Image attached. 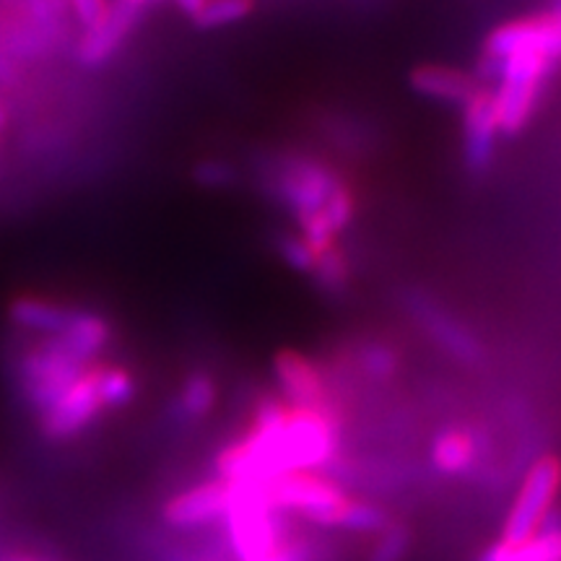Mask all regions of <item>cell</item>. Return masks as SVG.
<instances>
[{
  "label": "cell",
  "mask_w": 561,
  "mask_h": 561,
  "mask_svg": "<svg viewBox=\"0 0 561 561\" xmlns=\"http://www.w3.org/2000/svg\"><path fill=\"white\" fill-rule=\"evenodd\" d=\"M515 55H541V58H549L553 62L561 60L557 26H553L549 11L504 21V24L496 26L486 37V45H483L481 68L494 66L504 58H515Z\"/></svg>",
  "instance_id": "cell-5"
},
{
  "label": "cell",
  "mask_w": 561,
  "mask_h": 561,
  "mask_svg": "<svg viewBox=\"0 0 561 561\" xmlns=\"http://www.w3.org/2000/svg\"><path fill=\"white\" fill-rule=\"evenodd\" d=\"M50 3H53L55 9H58L60 13H66V16H68V0H50Z\"/></svg>",
  "instance_id": "cell-32"
},
{
  "label": "cell",
  "mask_w": 561,
  "mask_h": 561,
  "mask_svg": "<svg viewBox=\"0 0 561 561\" xmlns=\"http://www.w3.org/2000/svg\"><path fill=\"white\" fill-rule=\"evenodd\" d=\"M359 367L371 380H390L398 371V354L385 343H367L359 348Z\"/></svg>",
  "instance_id": "cell-22"
},
{
  "label": "cell",
  "mask_w": 561,
  "mask_h": 561,
  "mask_svg": "<svg viewBox=\"0 0 561 561\" xmlns=\"http://www.w3.org/2000/svg\"><path fill=\"white\" fill-rule=\"evenodd\" d=\"M268 500L278 512H297L320 528H335L348 494L325 471H291L268 479Z\"/></svg>",
  "instance_id": "cell-3"
},
{
  "label": "cell",
  "mask_w": 561,
  "mask_h": 561,
  "mask_svg": "<svg viewBox=\"0 0 561 561\" xmlns=\"http://www.w3.org/2000/svg\"><path fill=\"white\" fill-rule=\"evenodd\" d=\"M216 398H219L216 382L210 380L206 371H195V375H191L182 382V388L178 392V413L187 421L206 419L208 413L214 411Z\"/></svg>",
  "instance_id": "cell-17"
},
{
  "label": "cell",
  "mask_w": 561,
  "mask_h": 561,
  "mask_svg": "<svg viewBox=\"0 0 561 561\" xmlns=\"http://www.w3.org/2000/svg\"><path fill=\"white\" fill-rule=\"evenodd\" d=\"M96 390H100L104 411L125 409L136 398V377L125 367H100Z\"/></svg>",
  "instance_id": "cell-19"
},
{
  "label": "cell",
  "mask_w": 561,
  "mask_h": 561,
  "mask_svg": "<svg viewBox=\"0 0 561 561\" xmlns=\"http://www.w3.org/2000/svg\"><path fill=\"white\" fill-rule=\"evenodd\" d=\"M476 460H479V437L471 430L447 426L432 442V466L442 476L460 479L473 471Z\"/></svg>",
  "instance_id": "cell-11"
},
{
  "label": "cell",
  "mask_w": 561,
  "mask_h": 561,
  "mask_svg": "<svg viewBox=\"0 0 561 561\" xmlns=\"http://www.w3.org/2000/svg\"><path fill=\"white\" fill-rule=\"evenodd\" d=\"M392 520L388 517L380 504L367 502V500H346L339 520H335V530H348V533H382Z\"/></svg>",
  "instance_id": "cell-18"
},
{
  "label": "cell",
  "mask_w": 561,
  "mask_h": 561,
  "mask_svg": "<svg viewBox=\"0 0 561 561\" xmlns=\"http://www.w3.org/2000/svg\"><path fill=\"white\" fill-rule=\"evenodd\" d=\"M411 87L419 91L421 96H430V100L450 102V104H466L473 96V91L479 89L473 76L462 73V70L447 68V66H419L411 70Z\"/></svg>",
  "instance_id": "cell-12"
},
{
  "label": "cell",
  "mask_w": 561,
  "mask_h": 561,
  "mask_svg": "<svg viewBox=\"0 0 561 561\" xmlns=\"http://www.w3.org/2000/svg\"><path fill=\"white\" fill-rule=\"evenodd\" d=\"M561 491V458L557 455H541L533 460V466L525 471L520 491L507 515L502 530V543L510 549L525 546L536 536L538 528L546 523V517L553 512Z\"/></svg>",
  "instance_id": "cell-2"
},
{
  "label": "cell",
  "mask_w": 561,
  "mask_h": 561,
  "mask_svg": "<svg viewBox=\"0 0 561 561\" xmlns=\"http://www.w3.org/2000/svg\"><path fill=\"white\" fill-rule=\"evenodd\" d=\"M96 375H100V364L89 367L70 388L62 392L60 401L42 416V434L53 442H62L70 437H79L87 432L100 413L104 403L96 390Z\"/></svg>",
  "instance_id": "cell-6"
},
{
  "label": "cell",
  "mask_w": 561,
  "mask_h": 561,
  "mask_svg": "<svg viewBox=\"0 0 561 561\" xmlns=\"http://www.w3.org/2000/svg\"><path fill=\"white\" fill-rule=\"evenodd\" d=\"M280 252L299 271H314V265H318V255H314V250L301 237H284L280 240Z\"/></svg>",
  "instance_id": "cell-25"
},
{
  "label": "cell",
  "mask_w": 561,
  "mask_h": 561,
  "mask_svg": "<svg viewBox=\"0 0 561 561\" xmlns=\"http://www.w3.org/2000/svg\"><path fill=\"white\" fill-rule=\"evenodd\" d=\"M79 307L60 305V301L39 297H19L9 305V318L21 331H32L39 335H60L73 320Z\"/></svg>",
  "instance_id": "cell-13"
},
{
  "label": "cell",
  "mask_w": 561,
  "mask_h": 561,
  "mask_svg": "<svg viewBox=\"0 0 561 561\" xmlns=\"http://www.w3.org/2000/svg\"><path fill=\"white\" fill-rule=\"evenodd\" d=\"M479 561H510V549L500 541L491 546V549L483 551V557Z\"/></svg>",
  "instance_id": "cell-28"
},
{
  "label": "cell",
  "mask_w": 561,
  "mask_h": 561,
  "mask_svg": "<svg viewBox=\"0 0 561 561\" xmlns=\"http://www.w3.org/2000/svg\"><path fill=\"white\" fill-rule=\"evenodd\" d=\"M273 371H276L278 388L284 392V401L291 405H325L331 401L328 390L325 371L320 364L307 359L299 351L284 348L273 359Z\"/></svg>",
  "instance_id": "cell-9"
},
{
  "label": "cell",
  "mask_w": 561,
  "mask_h": 561,
  "mask_svg": "<svg viewBox=\"0 0 561 561\" xmlns=\"http://www.w3.org/2000/svg\"><path fill=\"white\" fill-rule=\"evenodd\" d=\"M121 3L130 5V9H136V11H144V5L149 3V0H121Z\"/></svg>",
  "instance_id": "cell-31"
},
{
  "label": "cell",
  "mask_w": 561,
  "mask_h": 561,
  "mask_svg": "<svg viewBox=\"0 0 561 561\" xmlns=\"http://www.w3.org/2000/svg\"><path fill=\"white\" fill-rule=\"evenodd\" d=\"M138 16L140 11L121 3V0H112L107 16L100 24L91 26V30H83L79 45H76V58H79L81 66L102 68L104 62L115 58L133 32V26H136Z\"/></svg>",
  "instance_id": "cell-8"
},
{
  "label": "cell",
  "mask_w": 561,
  "mask_h": 561,
  "mask_svg": "<svg viewBox=\"0 0 561 561\" xmlns=\"http://www.w3.org/2000/svg\"><path fill=\"white\" fill-rule=\"evenodd\" d=\"M462 123H466V159L473 170H486L494 157L496 128L494 94L489 87H479L473 96L462 104Z\"/></svg>",
  "instance_id": "cell-10"
},
{
  "label": "cell",
  "mask_w": 561,
  "mask_h": 561,
  "mask_svg": "<svg viewBox=\"0 0 561 561\" xmlns=\"http://www.w3.org/2000/svg\"><path fill=\"white\" fill-rule=\"evenodd\" d=\"M257 561H312V546L305 538H286L273 549L268 557Z\"/></svg>",
  "instance_id": "cell-26"
},
{
  "label": "cell",
  "mask_w": 561,
  "mask_h": 561,
  "mask_svg": "<svg viewBox=\"0 0 561 561\" xmlns=\"http://www.w3.org/2000/svg\"><path fill=\"white\" fill-rule=\"evenodd\" d=\"M494 94V117L500 136H515L520 133L536 112L541 87H530V83H496L491 89Z\"/></svg>",
  "instance_id": "cell-14"
},
{
  "label": "cell",
  "mask_w": 561,
  "mask_h": 561,
  "mask_svg": "<svg viewBox=\"0 0 561 561\" xmlns=\"http://www.w3.org/2000/svg\"><path fill=\"white\" fill-rule=\"evenodd\" d=\"M252 9H255V0H206L193 21L201 30H221V26L248 19Z\"/></svg>",
  "instance_id": "cell-20"
},
{
  "label": "cell",
  "mask_w": 561,
  "mask_h": 561,
  "mask_svg": "<svg viewBox=\"0 0 561 561\" xmlns=\"http://www.w3.org/2000/svg\"><path fill=\"white\" fill-rule=\"evenodd\" d=\"M112 0H68V13L81 24V30H91L110 13Z\"/></svg>",
  "instance_id": "cell-24"
},
{
  "label": "cell",
  "mask_w": 561,
  "mask_h": 561,
  "mask_svg": "<svg viewBox=\"0 0 561 561\" xmlns=\"http://www.w3.org/2000/svg\"><path fill=\"white\" fill-rule=\"evenodd\" d=\"M549 16L553 21V26H557V37H559V47H561V0H557V5L549 11Z\"/></svg>",
  "instance_id": "cell-30"
},
{
  "label": "cell",
  "mask_w": 561,
  "mask_h": 561,
  "mask_svg": "<svg viewBox=\"0 0 561 561\" xmlns=\"http://www.w3.org/2000/svg\"><path fill=\"white\" fill-rule=\"evenodd\" d=\"M58 339L76 351L81 359H87L89 364H94L96 356L107 348V343L112 341V325L102 314L91 312V310H76L70 325L62 331Z\"/></svg>",
  "instance_id": "cell-15"
},
{
  "label": "cell",
  "mask_w": 561,
  "mask_h": 561,
  "mask_svg": "<svg viewBox=\"0 0 561 561\" xmlns=\"http://www.w3.org/2000/svg\"><path fill=\"white\" fill-rule=\"evenodd\" d=\"M341 187L343 182L335 178V172L314 159L291 157L284 164H278L276 174H273V191L278 193V198L289 206V210H294L299 224L318 216Z\"/></svg>",
  "instance_id": "cell-4"
},
{
  "label": "cell",
  "mask_w": 561,
  "mask_h": 561,
  "mask_svg": "<svg viewBox=\"0 0 561 561\" xmlns=\"http://www.w3.org/2000/svg\"><path fill=\"white\" fill-rule=\"evenodd\" d=\"M231 178V170L227 164H219V161H206L195 170V180L203 182V185H227Z\"/></svg>",
  "instance_id": "cell-27"
},
{
  "label": "cell",
  "mask_w": 561,
  "mask_h": 561,
  "mask_svg": "<svg viewBox=\"0 0 561 561\" xmlns=\"http://www.w3.org/2000/svg\"><path fill=\"white\" fill-rule=\"evenodd\" d=\"M413 310L419 312V320L424 322L426 331H432L434 339H437L447 351H453L455 356H460V359H476V356H479V343H476L473 335L468 333L466 328H460L458 322L445 318L439 310H434V307H430L421 299L413 301Z\"/></svg>",
  "instance_id": "cell-16"
},
{
  "label": "cell",
  "mask_w": 561,
  "mask_h": 561,
  "mask_svg": "<svg viewBox=\"0 0 561 561\" xmlns=\"http://www.w3.org/2000/svg\"><path fill=\"white\" fill-rule=\"evenodd\" d=\"M203 3H206V0H178L180 9L185 11L187 16H191V19H195V13L201 11V5H203Z\"/></svg>",
  "instance_id": "cell-29"
},
{
  "label": "cell",
  "mask_w": 561,
  "mask_h": 561,
  "mask_svg": "<svg viewBox=\"0 0 561 561\" xmlns=\"http://www.w3.org/2000/svg\"><path fill=\"white\" fill-rule=\"evenodd\" d=\"M94 364L81 359L58 335H45L19 362L21 396L37 416H45L60 396Z\"/></svg>",
  "instance_id": "cell-1"
},
{
  "label": "cell",
  "mask_w": 561,
  "mask_h": 561,
  "mask_svg": "<svg viewBox=\"0 0 561 561\" xmlns=\"http://www.w3.org/2000/svg\"><path fill=\"white\" fill-rule=\"evenodd\" d=\"M312 273L320 278V284L325 286V289L333 291V289H341V286L346 284L348 263H346V257L341 255V250L333 244L331 250H325L318 257V265H314Z\"/></svg>",
  "instance_id": "cell-23"
},
{
  "label": "cell",
  "mask_w": 561,
  "mask_h": 561,
  "mask_svg": "<svg viewBox=\"0 0 561 561\" xmlns=\"http://www.w3.org/2000/svg\"><path fill=\"white\" fill-rule=\"evenodd\" d=\"M229 510V483L216 479L182 491L164 504V523L178 530H193L221 523Z\"/></svg>",
  "instance_id": "cell-7"
},
{
  "label": "cell",
  "mask_w": 561,
  "mask_h": 561,
  "mask_svg": "<svg viewBox=\"0 0 561 561\" xmlns=\"http://www.w3.org/2000/svg\"><path fill=\"white\" fill-rule=\"evenodd\" d=\"M413 536L411 528L403 523H390L388 528L380 533L375 549L369 551L367 561H405L411 551Z\"/></svg>",
  "instance_id": "cell-21"
}]
</instances>
